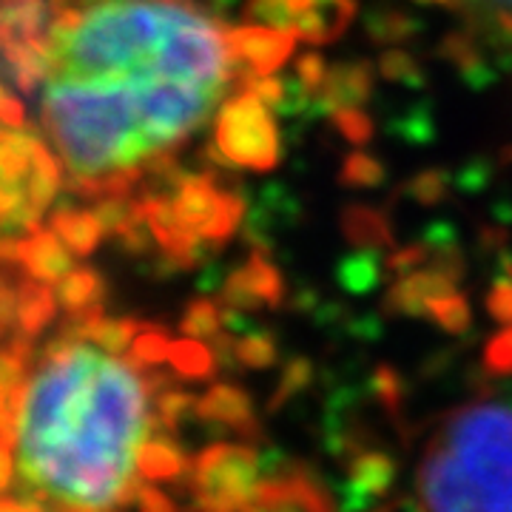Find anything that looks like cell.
<instances>
[{
	"instance_id": "484cf974",
	"label": "cell",
	"mask_w": 512,
	"mask_h": 512,
	"mask_svg": "<svg viewBox=\"0 0 512 512\" xmlns=\"http://www.w3.org/2000/svg\"><path fill=\"white\" fill-rule=\"evenodd\" d=\"M376 69H379L384 80H393V83H419L421 80L419 60L410 55L407 49H402V46L384 49Z\"/></svg>"
},
{
	"instance_id": "1f68e13d",
	"label": "cell",
	"mask_w": 512,
	"mask_h": 512,
	"mask_svg": "<svg viewBox=\"0 0 512 512\" xmlns=\"http://www.w3.org/2000/svg\"><path fill=\"white\" fill-rule=\"evenodd\" d=\"M484 365L490 373H512V325L498 330L484 350Z\"/></svg>"
},
{
	"instance_id": "603a6c76",
	"label": "cell",
	"mask_w": 512,
	"mask_h": 512,
	"mask_svg": "<svg viewBox=\"0 0 512 512\" xmlns=\"http://www.w3.org/2000/svg\"><path fill=\"white\" fill-rule=\"evenodd\" d=\"M384 177H387V168L382 160L370 157L365 151H353L339 171V183L345 188H379Z\"/></svg>"
},
{
	"instance_id": "8d00e7d4",
	"label": "cell",
	"mask_w": 512,
	"mask_h": 512,
	"mask_svg": "<svg viewBox=\"0 0 512 512\" xmlns=\"http://www.w3.org/2000/svg\"><path fill=\"white\" fill-rule=\"evenodd\" d=\"M29 200V194H26V183L18 185H0V222L6 220V214L12 211V208H18L20 202Z\"/></svg>"
},
{
	"instance_id": "ab89813d",
	"label": "cell",
	"mask_w": 512,
	"mask_h": 512,
	"mask_svg": "<svg viewBox=\"0 0 512 512\" xmlns=\"http://www.w3.org/2000/svg\"><path fill=\"white\" fill-rule=\"evenodd\" d=\"M3 97H6V92H3V83H0V100H3Z\"/></svg>"
},
{
	"instance_id": "e0dca14e",
	"label": "cell",
	"mask_w": 512,
	"mask_h": 512,
	"mask_svg": "<svg viewBox=\"0 0 512 512\" xmlns=\"http://www.w3.org/2000/svg\"><path fill=\"white\" fill-rule=\"evenodd\" d=\"M456 12L470 20L473 32L512 49V0H456Z\"/></svg>"
},
{
	"instance_id": "83f0119b",
	"label": "cell",
	"mask_w": 512,
	"mask_h": 512,
	"mask_svg": "<svg viewBox=\"0 0 512 512\" xmlns=\"http://www.w3.org/2000/svg\"><path fill=\"white\" fill-rule=\"evenodd\" d=\"M245 18L259 26H274L293 32V12L288 0H248L245 3Z\"/></svg>"
},
{
	"instance_id": "52a82bcc",
	"label": "cell",
	"mask_w": 512,
	"mask_h": 512,
	"mask_svg": "<svg viewBox=\"0 0 512 512\" xmlns=\"http://www.w3.org/2000/svg\"><path fill=\"white\" fill-rule=\"evenodd\" d=\"M222 305L231 311H259V308H279L285 299V279L279 268L268 262L262 251L245 259L234 274L225 279L220 293Z\"/></svg>"
},
{
	"instance_id": "e575fe53",
	"label": "cell",
	"mask_w": 512,
	"mask_h": 512,
	"mask_svg": "<svg viewBox=\"0 0 512 512\" xmlns=\"http://www.w3.org/2000/svg\"><path fill=\"white\" fill-rule=\"evenodd\" d=\"M308 376H311V365L305 362V359H296L291 365L285 367V373H282V384H279V399L285 396H291L293 390H299V387H305L308 384Z\"/></svg>"
},
{
	"instance_id": "8992f818",
	"label": "cell",
	"mask_w": 512,
	"mask_h": 512,
	"mask_svg": "<svg viewBox=\"0 0 512 512\" xmlns=\"http://www.w3.org/2000/svg\"><path fill=\"white\" fill-rule=\"evenodd\" d=\"M165 194L171 197L177 220L197 234L211 254L237 234L245 214L237 191L222 188L214 174H183L180 183Z\"/></svg>"
},
{
	"instance_id": "9a60e30c",
	"label": "cell",
	"mask_w": 512,
	"mask_h": 512,
	"mask_svg": "<svg viewBox=\"0 0 512 512\" xmlns=\"http://www.w3.org/2000/svg\"><path fill=\"white\" fill-rule=\"evenodd\" d=\"M356 18V0H330L319 9L296 15L293 32L299 40L311 43V46H325L330 40L342 35Z\"/></svg>"
},
{
	"instance_id": "74e56055",
	"label": "cell",
	"mask_w": 512,
	"mask_h": 512,
	"mask_svg": "<svg viewBox=\"0 0 512 512\" xmlns=\"http://www.w3.org/2000/svg\"><path fill=\"white\" fill-rule=\"evenodd\" d=\"M376 387H379V396L387 404H393L399 399V376L390 367H379L376 370Z\"/></svg>"
},
{
	"instance_id": "60d3db41",
	"label": "cell",
	"mask_w": 512,
	"mask_h": 512,
	"mask_svg": "<svg viewBox=\"0 0 512 512\" xmlns=\"http://www.w3.org/2000/svg\"><path fill=\"white\" fill-rule=\"evenodd\" d=\"M504 154H507V157H512V148H507V151H504Z\"/></svg>"
},
{
	"instance_id": "9c48e42d",
	"label": "cell",
	"mask_w": 512,
	"mask_h": 512,
	"mask_svg": "<svg viewBox=\"0 0 512 512\" xmlns=\"http://www.w3.org/2000/svg\"><path fill=\"white\" fill-rule=\"evenodd\" d=\"M15 265H20L29 279L57 285L66 274H72V251L63 245V239L55 231L40 228L29 237L18 239L15 245Z\"/></svg>"
},
{
	"instance_id": "44dd1931",
	"label": "cell",
	"mask_w": 512,
	"mask_h": 512,
	"mask_svg": "<svg viewBox=\"0 0 512 512\" xmlns=\"http://www.w3.org/2000/svg\"><path fill=\"white\" fill-rule=\"evenodd\" d=\"M367 32L379 46H402L407 37L419 32V20H413L399 9H382V12L370 15Z\"/></svg>"
},
{
	"instance_id": "f35d334b",
	"label": "cell",
	"mask_w": 512,
	"mask_h": 512,
	"mask_svg": "<svg viewBox=\"0 0 512 512\" xmlns=\"http://www.w3.org/2000/svg\"><path fill=\"white\" fill-rule=\"evenodd\" d=\"M419 3H433V6H450V9H456V0H419Z\"/></svg>"
},
{
	"instance_id": "4dcf8cb0",
	"label": "cell",
	"mask_w": 512,
	"mask_h": 512,
	"mask_svg": "<svg viewBox=\"0 0 512 512\" xmlns=\"http://www.w3.org/2000/svg\"><path fill=\"white\" fill-rule=\"evenodd\" d=\"M353 476H356V484H367L373 493H379V490L387 487V481L393 476V464L384 456H365L356 461Z\"/></svg>"
},
{
	"instance_id": "f546056e",
	"label": "cell",
	"mask_w": 512,
	"mask_h": 512,
	"mask_svg": "<svg viewBox=\"0 0 512 512\" xmlns=\"http://www.w3.org/2000/svg\"><path fill=\"white\" fill-rule=\"evenodd\" d=\"M430 256H433V251H430L424 242L407 245V248H396L393 254L387 256V262H384V271L399 279V276H407V274H413V271H419L421 265H424Z\"/></svg>"
},
{
	"instance_id": "7c38bea8",
	"label": "cell",
	"mask_w": 512,
	"mask_h": 512,
	"mask_svg": "<svg viewBox=\"0 0 512 512\" xmlns=\"http://www.w3.org/2000/svg\"><path fill=\"white\" fill-rule=\"evenodd\" d=\"M197 413L202 419L231 427L237 433H256L254 404L248 393L234 384H214L202 399H197Z\"/></svg>"
},
{
	"instance_id": "4316f807",
	"label": "cell",
	"mask_w": 512,
	"mask_h": 512,
	"mask_svg": "<svg viewBox=\"0 0 512 512\" xmlns=\"http://www.w3.org/2000/svg\"><path fill=\"white\" fill-rule=\"evenodd\" d=\"M447 188H450V177L441 168H427L404 185V191L419 205H439L447 197Z\"/></svg>"
},
{
	"instance_id": "7402d4cb",
	"label": "cell",
	"mask_w": 512,
	"mask_h": 512,
	"mask_svg": "<svg viewBox=\"0 0 512 512\" xmlns=\"http://www.w3.org/2000/svg\"><path fill=\"white\" fill-rule=\"evenodd\" d=\"M171 367L185 379H208L217 365H214V353L205 348V342L185 336L183 342H174Z\"/></svg>"
},
{
	"instance_id": "3957f363",
	"label": "cell",
	"mask_w": 512,
	"mask_h": 512,
	"mask_svg": "<svg viewBox=\"0 0 512 512\" xmlns=\"http://www.w3.org/2000/svg\"><path fill=\"white\" fill-rule=\"evenodd\" d=\"M421 512H512V407L467 402L441 416L424 441Z\"/></svg>"
},
{
	"instance_id": "8fae6325",
	"label": "cell",
	"mask_w": 512,
	"mask_h": 512,
	"mask_svg": "<svg viewBox=\"0 0 512 512\" xmlns=\"http://www.w3.org/2000/svg\"><path fill=\"white\" fill-rule=\"evenodd\" d=\"M376 86V66L367 60L356 63H336L330 66L328 77L319 89V109L333 114L339 109H362Z\"/></svg>"
},
{
	"instance_id": "d4e9b609",
	"label": "cell",
	"mask_w": 512,
	"mask_h": 512,
	"mask_svg": "<svg viewBox=\"0 0 512 512\" xmlns=\"http://www.w3.org/2000/svg\"><path fill=\"white\" fill-rule=\"evenodd\" d=\"M276 356H279V350H276L271 333H254V336H242L234 342V359L245 367H254V370L271 367Z\"/></svg>"
},
{
	"instance_id": "5bb4252c",
	"label": "cell",
	"mask_w": 512,
	"mask_h": 512,
	"mask_svg": "<svg viewBox=\"0 0 512 512\" xmlns=\"http://www.w3.org/2000/svg\"><path fill=\"white\" fill-rule=\"evenodd\" d=\"M49 228L77 256L94 254L100 239L106 237V231H103V225H100L94 211H80V208H72L66 202H60L55 211L49 214Z\"/></svg>"
},
{
	"instance_id": "30bf717a",
	"label": "cell",
	"mask_w": 512,
	"mask_h": 512,
	"mask_svg": "<svg viewBox=\"0 0 512 512\" xmlns=\"http://www.w3.org/2000/svg\"><path fill=\"white\" fill-rule=\"evenodd\" d=\"M458 282H453L447 274L436 268H419L413 274L399 276L390 291L384 296V311L399 313V316H427V308L456 291Z\"/></svg>"
},
{
	"instance_id": "277c9868",
	"label": "cell",
	"mask_w": 512,
	"mask_h": 512,
	"mask_svg": "<svg viewBox=\"0 0 512 512\" xmlns=\"http://www.w3.org/2000/svg\"><path fill=\"white\" fill-rule=\"evenodd\" d=\"M214 148L220 163L259 174L276 168L282 160V143L271 109L248 92L225 100L214 123Z\"/></svg>"
},
{
	"instance_id": "d6a6232c",
	"label": "cell",
	"mask_w": 512,
	"mask_h": 512,
	"mask_svg": "<svg viewBox=\"0 0 512 512\" xmlns=\"http://www.w3.org/2000/svg\"><path fill=\"white\" fill-rule=\"evenodd\" d=\"M328 69L330 66L325 63V57L316 55V52H308V55L299 57V63H296V77H299V83H302V92L319 94L325 77H328Z\"/></svg>"
},
{
	"instance_id": "ffe728a7",
	"label": "cell",
	"mask_w": 512,
	"mask_h": 512,
	"mask_svg": "<svg viewBox=\"0 0 512 512\" xmlns=\"http://www.w3.org/2000/svg\"><path fill=\"white\" fill-rule=\"evenodd\" d=\"M222 325H225V319H222V311L217 302H211V299H194L183 313V322H180V328L188 339H200V342H214L217 336L222 333Z\"/></svg>"
},
{
	"instance_id": "2e32d148",
	"label": "cell",
	"mask_w": 512,
	"mask_h": 512,
	"mask_svg": "<svg viewBox=\"0 0 512 512\" xmlns=\"http://www.w3.org/2000/svg\"><path fill=\"white\" fill-rule=\"evenodd\" d=\"M103 293L106 282L92 268H74L57 282V302L69 316H92L103 313Z\"/></svg>"
},
{
	"instance_id": "cb8c5ba5",
	"label": "cell",
	"mask_w": 512,
	"mask_h": 512,
	"mask_svg": "<svg viewBox=\"0 0 512 512\" xmlns=\"http://www.w3.org/2000/svg\"><path fill=\"white\" fill-rule=\"evenodd\" d=\"M427 319H433L447 333H464V330L470 328L473 313H470V302L458 291H453L447 293V296H441V299H436L427 308Z\"/></svg>"
},
{
	"instance_id": "6da1fadb",
	"label": "cell",
	"mask_w": 512,
	"mask_h": 512,
	"mask_svg": "<svg viewBox=\"0 0 512 512\" xmlns=\"http://www.w3.org/2000/svg\"><path fill=\"white\" fill-rule=\"evenodd\" d=\"M40 123L83 200L134 194L205 126L239 66L200 0H49Z\"/></svg>"
},
{
	"instance_id": "4fadbf2b",
	"label": "cell",
	"mask_w": 512,
	"mask_h": 512,
	"mask_svg": "<svg viewBox=\"0 0 512 512\" xmlns=\"http://www.w3.org/2000/svg\"><path fill=\"white\" fill-rule=\"evenodd\" d=\"M342 225V234L348 239L353 248L367 251V254H376V251H396V239H393V225L390 217L379 211V208H370V205H348L339 217Z\"/></svg>"
},
{
	"instance_id": "d6986e66",
	"label": "cell",
	"mask_w": 512,
	"mask_h": 512,
	"mask_svg": "<svg viewBox=\"0 0 512 512\" xmlns=\"http://www.w3.org/2000/svg\"><path fill=\"white\" fill-rule=\"evenodd\" d=\"M441 57L447 63H453L458 72L464 74L467 80H476L478 74H487V63L481 55V46L473 35L467 32H453L441 40Z\"/></svg>"
},
{
	"instance_id": "836d02e7",
	"label": "cell",
	"mask_w": 512,
	"mask_h": 512,
	"mask_svg": "<svg viewBox=\"0 0 512 512\" xmlns=\"http://www.w3.org/2000/svg\"><path fill=\"white\" fill-rule=\"evenodd\" d=\"M487 311L493 319L512 325V276H501L487 293Z\"/></svg>"
},
{
	"instance_id": "f1b7e54d",
	"label": "cell",
	"mask_w": 512,
	"mask_h": 512,
	"mask_svg": "<svg viewBox=\"0 0 512 512\" xmlns=\"http://www.w3.org/2000/svg\"><path fill=\"white\" fill-rule=\"evenodd\" d=\"M330 120H333L336 131H339L348 143H353V146H365V143H370V137H373V131H376L373 120H370L362 109L333 111Z\"/></svg>"
},
{
	"instance_id": "ba28073f",
	"label": "cell",
	"mask_w": 512,
	"mask_h": 512,
	"mask_svg": "<svg viewBox=\"0 0 512 512\" xmlns=\"http://www.w3.org/2000/svg\"><path fill=\"white\" fill-rule=\"evenodd\" d=\"M228 40L237 57L239 77L245 74H276L293 55L296 46V32L288 29H274V26H259V23H245L237 29H228ZM237 77V83H239Z\"/></svg>"
},
{
	"instance_id": "7a4b0ae2",
	"label": "cell",
	"mask_w": 512,
	"mask_h": 512,
	"mask_svg": "<svg viewBox=\"0 0 512 512\" xmlns=\"http://www.w3.org/2000/svg\"><path fill=\"white\" fill-rule=\"evenodd\" d=\"M123 353L66 328L15 387L9 478L32 512H114L137 493L163 393Z\"/></svg>"
},
{
	"instance_id": "d590c367",
	"label": "cell",
	"mask_w": 512,
	"mask_h": 512,
	"mask_svg": "<svg viewBox=\"0 0 512 512\" xmlns=\"http://www.w3.org/2000/svg\"><path fill=\"white\" fill-rule=\"evenodd\" d=\"M23 103L15 100L12 94H6L0 100V126H6L9 131H18V128H26V117H23Z\"/></svg>"
},
{
	"instance_id": "ac0fdd59",
	"label": "cell",
	"mask_w": 512,
	"mask_h": 512,
	"mask_svg": "<svg viewBox=\"0 0 512 512\" xmlns=\"http://www.w3.org/2000/svg\"><path fill=\"white\" fill-rule=\"evenodd\" d=\"M60 185H63V165H60V160L49 151L46 143H40L35 151V160H32V171H29V177H26V194H29V202L43 214V211L57 200Z\"/></svg>"
},
{
	"instance_id": "5b68a950",
	"label": "cell",
	"mask_w": 512,
	"mask_h": 512,
	"mask_svg": "<svg viewBox=\"0 0 512 512\" xmlns=\"http://www.w3.org/2000/svg\"><path fill=\"white\" fill-rule=\"evenodd\" d=\"M262 461L254 447L214 444L194 458L191 478L202 512H245L262 490Z\"/></svg>"
}]
</instances>
